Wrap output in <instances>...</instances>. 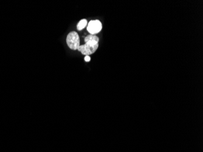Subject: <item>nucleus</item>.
<instances>
[{"instance_id":"423d86ee","label":"nucleus","mask_w":203,"mask_h":152,"mask_svg":"<svg viewBox=\"0 0 203 152\" xmlns=\"http://www.w3.org/2000/svg\"><path fill=\"white\" fill-rule=\"evenodd\" d=\"M90 60H91V58H90L89 56H88V55L85 56V62H89Z\"/></svg>"},{"instance_id":"f03ea898","label":"nucleus","mask_w":203,"mask_h":152,"mask_svg":"<svg viewBox=\"0 0 203 152\" xmlns=\"http://www.w3.org/2000/svg\"><path fill=\"white\" fill-rule=\"evenodd\" d=\"M99 47L98 44H92L89 43H86L83 45H81L77 49V50L80 51L82 54L86 55L92 54L94 53Z\"/></svg>"},{"instance_id":"7ed1b4c3","label":"nucleus","mask_w":203,"mask_h":152,"mask_svg":"<svg viewBox=\"0 0 203 152\" xmlns=\"http://www.w3.org/2000/svg\"><path fill=\"white\" fill-rule=\"evenodd\" d=\"M102 28V25L99 20H92L88 23L87 30L91 35H94L99 33Z\"/></svg>"},{"instance_id":"39448f33","label":"nucleus","mask_w":203,"mask_h":152,"mask_svg":"<svg viewBox=\"0 0 203 152\" xmlns=\"http://www.w3.org/2000/svg\"><path fill=\"white\" fill-rule=\"evenodd\" d=\"M87 20H85V19H83V20H81L79 23L77 24V29L79 30H82L83 29H84L86 25H87Z\"/></svg>"},{"instance_id":"20e7f679","label":"nucleus","mask_w":203,"mask_h":152,"mask_svg":"<svg viewBox=\"0 0 203 152\" xmlns=\"http://www.w3.org/2000/svg\"><path fill=\"white\" fill-rule=\"evenodd\" d=\"M99 38L95 35H88L85 38V43H89L92 44H98Z\"/></svg>"},{"instance_id":"f257e3e1","label":"nucleus","mask_w":203,"mask_h":152,"mask_svg":"<svg viewBox=\"0 0 203 152\" xmlns=\"http://www.w3.org/2000/svg\"><path fill=\"white\" fill-rule=\"evenodd\" d=\"M66 43L68 47L72 50H77L80 46L79 36L76 32H70L66 38Z\"/></svg>"}]
</instances>
